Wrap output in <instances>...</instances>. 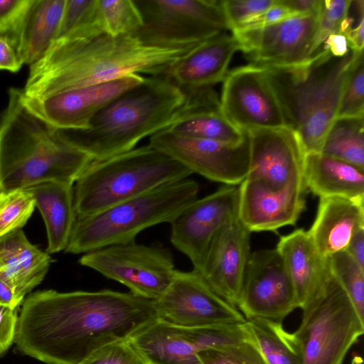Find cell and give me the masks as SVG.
<instances>
[{
    "mask_svg": "<svg viewBox=\"0 0 364 364\" xmlns=\"http://www.w3.org/2000/svg\"><path fill=\"white\" fill-rule=\"evenodd\" d=\"M323 48L335 57L345 56L350 50L347 39L343 34H332L325 41Z\"/></svg>",
    "mask_w": 364,
    "mask_h": 364,
    "instance_id": "48",
    "label": "cell"
},
{
    "mask_svg": "<svg viewBox=\"0 0 364 364\" xmlns=\"http://www.w3.org/2000/svg\"><path fill=\"white\" fill-rule=\"evenodd\" d=\"M304 181L308 193L319 198L364 201V169L321 153L306 155Z\"/></svg>",
    "mask_w": 364,
    "mask_h": 364,
    "instance_id": "26",
    "label": "cell"
},
{
    "mask_svg": "<svg viewBox=\"0 0 364 364\" xmlns=\"http://www.w3.org/2000/svg\"><path fill=\"white\" fill-rule=\"evenodd\" d=\"M250 166L247 178L272 189L304 183L306 152L296 133L288 127L247 131ZM305 185V184H304Z\"/></svg>",
    "mask_w": 364,
    "mask_h": 364,
    "instance_id": "18",
    "label": "cell"
},
{
    "mask_svg": "<svg viewBox=\"0 0 364 364\" xmlns=\"http://www.w3.org/2000/svg\"><path fill=\"white\" fill-rule=\"evenodd\" d=\"M238 187V218L250 232L294 225L306 208L308 191L304 183L276 190L246 178Z\"/></svg>",
    "mask_w": 364,
    "mask_h": 364,
    "instance_id": "19",
    "label": "cell"
},
{
    "mask_svg": "<svg viewBox=\"0 0 364 364\" xmlns=\"http://www.w3.org/2000/svg\"><path fill=\"white\" fill-rule=\"evenodd\" d=\"M23 301L15 291L0 279V306L17 309Z\"/></svg>",
    "mask_w": 364,
    "mask_h": 364,
    "instance_id": "50",
    "label": "cell"
},
{
    "mask_svg": "<svg viewBox=\"0 0 364 364\" xmlns=\"http://www.w3.org/2000/svg\"><path fill=\"white\" fill-rule=\"evenodd\" d=\"M195 46H150L131 34H102L88 39L58 38L30 65L26 84L20 88L21 97L24 103H29L128 75H165Z\"/></svg>",
    "mask_w": 364,
    "mask_h": 364,
    "instance_id": "2",
    "label": "cell"
},
{
    "mask_svg": "<svg viewBox=\"0 0 364 364\" xmlns=\"http://www.w3.org/2000/svg\"><path fill=\"white\" fill-rule=\"evenodd\" d=\"M29 1H0V35H9L11 33Z\"/></svg>",
    "mask_w": 364,
    "mask_h": 364,
    "instance_id": "43",
    "label": "cell"
},
{
    "mask_svg": "<svg viewBox=\"0 0 364 364\" xmlns=\"http://www.w3.org/2000/svg\"><path fill=\"white\" fill-rule=\"evenodd\" d=\"M102 34L97 0H65L56 39H88Z\"/></svg>",
    "mask_w": 364,
    "mask_h": 364,
    "instance_id": "32",
    "label": "cell"
},
{
    "mask_svg": "<svg viewBox=\"0 0 364 364\" xmlns=\"http://www.w3.org/2000/svg\"><path fill=\"white\" fill-rule=\"evenodd\" d=\"M237 50H240L237 39L223 32L196 46L165 75L187 93L213 87L224 80Z\"/></svg>",
    "mask_w": 364,
    "mask_h": 364,
    "instance_id": "22",
    "label": "cell"
},
{
    "mask_svg": "<svg viewBox=\"0 0 364 364\" xmlns=\"http://www.w3.org/2000/svg\"><path fill=\"white\" fill-rule=\"evenodd\" d=\"M280 3L296 14L317 13L321 0H279Z\"/></svg>",
    "mask_w": 364,
    "mask_h": 364,
    "instance_id": "49",
    "label": "cell"
},
{
    "mask_svg": "<svg viewBox=\"0 0 364 364\" xmlns=\"http://www.w3.org/2000/svg\"><path fill=\"white\" fill-rule=\"evenodd\" d=\"M363 333L364 321L331 272L323 292L303 311L294 334L301 347L303 364H342Z\"/></svg>",
    "mask_w": 364,
    "mask_h": 364,
    "instance_id": "8",
    "label": "cell"
},
{
    "mask_svg": "<svg viewBox=\"0 0 364 364\" xmlns=\"http://www.w3.org/2000/svg\"><path fill=\"white\" fill-rule=\"evenodd\" d=\"M36 208L27 189L0 192V237L23 228Z\"/></svg>",
    "mask_w": 364,
    "mask_h": 364,
    "instance_id": "36",
    "label": "cell"
},
{
    "mask_svg": "<svg viewBox=\"0 0 364 364\" xmlns=\"http://www.w3.org/2000/svg\"><path fill=\"white\" fill-rule=\"evenodd\" d=\"M246 323L267 364H303L297 337L285 331L282 323L262 318Z\"/></svg>",
    "mask_w": 364,
    "mask_h": 364,
    "instance_id": "30",
    "label": "cell"
},
{
    "mask_svg": "<svg viewBox=\"0 0 364 364\" xmlns=\"http://www.w3.org/2000/svg\"><path fill=\"white\" fill-rule=\"evenodd\" d=\"M352 364H363L362 358L360 355H354L352 360Z\"/></svg>",
    "mask_w": 364,
    "mask_h": 364,
    "instance_id": "51",
    "label": "cell"
},
{
    "mask_svg": "<svg viewBox=\"0 0 364 364\" xmlns=\"http://www.w3.org/2000/svg\"><path fill=\"white\" fill-rule=\"evenodd\" d=\"M358 52L343 57L321 48L306 61L288 67H263L278 97L286 126L299 136L306 154L319 153L337 117L343 85Z\"/></svg>",
    "mask_w": 364,
    "mask_h": 364,
    "instance_id": "5",
    "label": "cell"
},
{
    "mask_svg": "<svg viewBox=\"0 0 364 364\" xmlns=\"http://www.w3.org/2000/svg\"><path fill=\"white\" fill-rule=\"evenodd\" d=\"M197 355L202 364H267L253 337L228 347L200 350Z\"/></svg>",
    "mask_w": 364,
    "mask_h": 364,
    "instance_id": "38",
    "label": "cell"
},
{
    "mask_svg": "<svg viewBox=\"0 0 364 364\" xmlns=\"http://www.w3.org/2000/svg\"><path fill=\"white\" fill-rule=\"evenodd\" d=\"M276 3L277 0H223L221 1V6L231 31Z\"/></svg>",
    "mask_w": 364,
    "mask_h": 364,
    "instance_id": "41",
    "label": "cell"
},
{
    "mask_svg": "<svg viewBox=\"0 0 364 364\" xmlns=\"http://www.w3.org/2000/svg\"><path fill=\"white\" fill-rule=\"evenodd\" d=\"M129 340L148 364H202L183 328L156 319Z\"/></svg>",
    "mask_w": 364,
    "mask_h": 364,
    "instance_id": "28",
    "label": "cell"
},
{
    "mask_svg": "<svg viewBox=\"0 0 364 364\" xmlns=\"http://www.w3.org/2000/svg\"><path fill=\"white\" fill-rule=\"evenodd\" d=\"M65 0H30L8 35L23 64L40 59L57 38Z\"/></svg>",
    "mask_w": 364,
    "mask_h": 364,
    "instance_id": "25",
    "label": "cell"
},
{
    "mask_svg": "<svg viewBox=\"0 0 364 364\" xmlns=\"http://www.w3.org/2000/svg\"><path fill=\"white\" fill-rule=\"evenodd\" d=\"M220 112L241 130L287 127L266 69L252 64L228 71L223 80Z\"/></svg>",
    "mask_w": 364,
    "mask_h": 364,
    "instance_id": "13",
    "label": "cell"
},
{
    "mask_svg": "<svg viewBox=\"0 0 364 364\" xmlns=\"http://www.w3.org/2000/svg\"><path fill=\"white\" fill-rule=\"evenodd\" d=\"M144 77L139 74L128 75L23 103L31 112L58 129L85 130L103 108L127 90L141 83Z\"/></svg>",
    "mask_w": 364,
    "mask_h": 364,
    "instance_id": "17",
    "label": "cell"
},
{
    "mask_svg": "<svg viewBox=\"0 0 364 364\" xmlns=\"http://www.w3.org/2000/svg\"><path fill=\"white\" fill-rule=\"evenodd\" d=\"M250 233L238 215L228 221L214 235L199 272L218 295L235 307L251 254Z\"/></svg>",
    "mask_w": 364,
    "mask_h": 364,
    "instance_id": "20",
    "label": "cell"
},
{
    "mask_svg": "<svg viewBox=\"0 0 364 364\" xmlns=\"http://www.w3.org/2000/svg\"><path fill=\"white\" fill-rule=\"evenodd\" d=\"M319 153L364 169V117H336Z\"/></svg>",
    "mask_w": 364,
    "mask_h": 364,
    "instance_id": "31",
    "label": "cell"
},
{
    "mask_svg": "<svg viewBox=\"0 0 364 364\" xmlns=\"http://www.w3.org/2000/svg\"><path fill=\"white\" fill-rule=\"evenodd\" d=\"M238 186L224 185L197 198L170 223L172 245L190 259L194 270L201 271L214 235L238 215Z\"/></svg>",
    "mask_w": 364,
    "mask_h": 364,
    "instance_id": "16",
    "label": "cell"
},
{
    "mask_svg": "<svg viewBox=\"0 0 364 364\" xmlns=\"http://www.w3.org/2000/svg\"><path fill=\"white\" fill-rule=\"evenodd\" d=\"M343 35L346 36L349 48L355 52L363 51L364 46V16L357 23L347 29Z\"/></svg>",
    "mask_w": 364,
    "mask_h": 364,
    "instance_id": "46",
    "label": "cell"
},
{
    "mask_svg": "<svg viewBox=\"0 0 364 364\" xmlns=\"http://www.w3.org/2000/svg\"><path fill=\"white\" fill-rule=\"evenodd\" d=\"M198 183L188 178L159 186L103 210L77 217L65 252L85 254L135 241L144 230L172 220L198 198Z\"/></svg>",
    "mask_w": 364,
    "mask_h": 364,
    "instance_id": "7",
    "label": "cell"
},
{
    "mask_svg": "<svg viewBox=\"0 0 364 364\" xmlns=\"http://www.w3.org/2000/svg\"><path fill=\"white\" fill-rule=\"evenodd\" d=\"M154 304L158 319L182 328L241 324L247 321L235 306L218 295L194 269H176L171 283L154 300Z\"/></svg>",
    "mask_w": 364,
    "mask_h": 364,
    "instance_id": "11",
    "label": "cell"
},
{
    "mask_svg": "<svg viewBox=\"0 0 364 364\" xmlns=\"http://www.w3.org/2000/svg\"><path fill=\"white\" fill-rule=\"evenodd\" d=\"M202 108H220L213 88L187 93L166 75H152L107 105L88 129L63 131L72 146L101 161L134 149L144 138Z\"/></svg>",
    "mask_w": 364,
    "mask_h": 364,
    "instance_id": "3",
    "label": "cell"
},
{
    "mask_svg": "<svg viewBox=\"0 0 364 364\" xmlns=\"http://www.w3.org/2000/svg\"><path fill=\"white\" fill-rule=\"evenodd\" d=\"M97 4L105 34L133 35L143 25L140 11L132 0H97Z\"/></svg>",
    "mask_w": 364,
    "mask_h": 364,
    "instance_id": "33",
    "label": "cell"
},
{
    "mask_svg": "<svg viewBox=\"0 0 364 364\" xmlns=\"http://www.w3.org/2000/svg\"><path fill=\"white\" fill-rule=\"evenodd\" d=\"M16 310L0 306V356L14 341L18 320Z\"/></svg>",
    "mask_w": 364,
    "mask_h": 364,
    "instance_id": "44",
    "label": "cell"
},
{
    "mask_svg": "<svg viewBox=\"0 0 364 364\" xmlns=\"http://www.w3.org/2000/svg\"><path fill=\"white\" fill-rule=\"evenodd\" d=\"M80 265L128 287L142 298L156 300L171 283L176 269L171 251L161 245L135 241L84 254Z\"/></svg>",
    "mask_w": 364,
    "mask_h": 364,
    "instance_id": "10",
    "label": "cell"
},
{
    "mask_svg": "<svg viewBox=\"0 0 364 364\" xmlns=\"http://www.w3.org/2000/svg\"><path fill=\"white\" fill-rule=\"evenodd\" d=\"M182 137L208 139L225 144L241 143L247 135L228 121L220 109L202 108L190 111L179 117L168 128Z\"/></svg>",
    "mask_w": 364,
    "mask_h": 364,
    "instance_id": "29",
    "label": "cell"
},
{
    "mask_svg": "<svg viewBox=\"0 0 364 364\" xmlns=\"http://www.w3.org/2000/svg\"><path fill=\"white\" fill-rule=\"evenodd\" d=\"M22 65L13 40L8 35H0V70L16 73Z\"/></svg>",
    "mask_w": 364,
    "mask_h": 364,
    "instance_id": "45",
    "label": "cell"
},
{
    "mask_svg": "<svg viewBox=\"0 0 364 364\" xmlns=\"http://www.w3.org/2000/svg\"><path fill=\"white\" fill-rule=\"evenodd\" d=\"M142 26L133 35L159 48L195 46L229 30L218 0H134Z\"/></svg>",
    "mask_w": 364,
    "mask_h": 364,
    "instance_id": "9",
    "label": "cell"
},
{
    "mask_svg": "<svg viewBox=\"0 0 364 364\" xmlns=\"http://www.w3.org/2000/svg\"><path fill=\"white\" fill-rule=\"evenodd\" d=\"M318 19V12L298 14L264 27L231 33L250 64L293 66L306 61L315 53Z\"/></svg>",
    "mask_w": 364,
    "mask_h": 364,
    "instance_id": "14",
    "label": "cell"
},
{
    "mask_svg": "<svg viewBox=\"0 0 364 364\" xmlns=\"http://www.w3.org/2000/svg\"><path fill=\"white\" fill-rule=\"evenodd\" d=\"M156 319L154 301L131 292L38 291L23 301L14 342L46 364H80Z\"/></svg>",
    "mask_w": 364,
    "mask_h": 364,
    "instance_id": "1",
    "label": "cell"
},
{
    "mask_svg": "<svg viewBox=\"0 0 364 364\" xmlns=\"http://www.w3.org/2000/svg\"><path fill=\"white\" fill-rule=\"evenodd\" d=\"M351 0H321L318 27L314 43L315 53L332 34H341L342 26L350 9Z\"/></svg>",
    "mask_w": 364,
    "mask_h": 364,
    "instance_id": "39",
    "label": "cell"
},
{
    "mask_svg": "<svg viewBox=\"0 0 364 364\" xmlns=\"http://www.w3.org/2000/svg\"><path fill=\"white\" fill-rule=\"evenodd\" d=\"M277 250L294 287L298 308L307 309L323 292L331 276L328 258L317 250L307 230L280 237Z\"/></svg>",
    "mask_w": 364,
    "mask_h": 364,
    "instance_id": "21",
    "label": "cell"
},
{
    "mask_svg": "<svg viewBox=\"0 0 364 364\" xmlns=\"http://www.w3.org/2000/svg\"><path fill=\"white\" fill-rule=\"evenodd\" d=\"M26 189L32 194L36 208L41 213L46 227V252L53 254L65 250L77 219L73 185L45 181Z\"/></svg>",
    "mask_w": 364,
    "mask_h": 364,
    "instance_id": "27",
    "label": "cell"
},
{
    "mask_svg": "<svg viewBox=\"0 0 364 364\" xmlns=\"http://www.w3.org/2000/svg\"><path fill=\"white\" fill-rule=\"evenodd\" d=\"M51 257L31 244L21 229L0 237V279L19 299L44 279Z\"/></svg>",
    "mask_w": 364,
    "mask_h": 364,
    "instance_id": "24",
    "label": "cell"
},
{
    "mask_svg": "<svg viewBox=\"0 0 364 364\" xmlns=\"http://www.w3.org/2000/svg\"><path fill=\"white\" fill-rule=\"evenodd\" d=\"M149 145L170 156L193 173L224 185L238 186L247 176L250 141L237 144L177 136L168 129L149 138Z\"/></svg>",
    "mask_w": 364,
    "mask_h": 364,
    "instance_id": "12",
    "label": "cell"
},
{
    "mask_svg": "<svg viewBox=\"0 0 364 364\" xmlns=\"http://www.w3.org/2000/svg\"><path fill=\"white\" fill-rule=\"evenodd\" d=\"M80 364H148L129 338L109 343Z\"/></svg>",
    "mask_w": 364,
    "mask_h": 364,
    "instance_id": "40",
    "label": "cell"
},
{
    "mask_svg": "<svg viewBox=\"0 0 364 364\" xmlns=\"http://www.w3.org/2000/svg\"><path fill=\"white\" fill-rule=\"evenodd\" d=\"M191 174L183 164L149 144L92 161L73 187L77 217L95 214Z\"/></svg>",
    "mask_w": 364,
    "mask_h": 364,
    "instance_id": "6",
    "label": "cell"
},
{
    "mask_svg": "<svg viewBox=\"0 0 364 364\" xmlns=\"http://www.w3.org/2000/svg\"><path fill=\"white\" fill-rule=\"evenodd\" d=\"M363 51L358 52L348 70L336 117H364Z\"/></svg>",
    "mask_w": 364,
    "mask_h": 364,
    "instance_id": "37",
    "label": "cell"
},
{
    "mask_svg": "<svg viewBox=\"0 0 364 364\" xmlns=\"http://www.w3.org/2000/svg\"><path fill=\"white\" fill-rule=\"evenodd\" d=\"M346 252L364 269V228L360 229L354 234Z\"/></svg>",
    "mask_w": 364,
    "mask_h": 364,
    "instance_id": "47",
    "label": "cell"
},
{
    "mask_svg": "<svg viewBox=\"0 0 364 364\" xmlns=\"http://www.w3.org/2000/svg\"><path fill=\"white\" fill-rule=\"evenodd\" d=\"M331 274L342 287L360 320L364 321V269L346 252L328 257Z\"/></svg>",
    "mask_w": 364,
    "mask_h": 364,
    "instance_id": "35",
    "label": "cell"
},
{
    "mask_svg": "<svg viewBox=\"0 0 364 364\" xmlns=\"http://www.w3.org/2000/svg\"><path fill=\"white\" fill-rule=\"evenodd\" d=\"M364 228V201L340 197L319 198L315 220L308 231L325 258L346 251L354 234Z\"/></svg>",
    "mask_w": 364,
    "mask_h": 364,
    "instance_id": "23",
    "label": "cell"
},
{
    "mask_svg": "<svg viewBox=\"0 0 364 364\" xmlns=\"http://www.w3.org/2000/svg\"><path fill=\"white\" fill-rule=\"evenodd\" d=\"M182 328V327H181ZM197 350L221 348L252 340L247 323L218 324L200 328H183Z\"/></svg>",
    "mask_w": 364,
    "mask_h": 364,
    "instance_id": "34",
    "label": "cell"
},
{
    "mask_svg": "<svg viewBox=\"0 0 364 364\" xmlns=\"http://www.w3.org/2000/svg\"><path fill=\"white\" fill-rule=\"evenodd\" d=\"M295 15L298 14L282 4L279 0H277L275 5L245 22L240 26L232 30L231 32L264 27Z\"/></svg>",
    "mask_w": 364,
    "mask_h": 364,
    "instance_id": "42",
    "label": "cell"
},
{
    "mask_svg": "<svg viewBox=\"0 0 364 364\" xmlns=\"http://www.w3.org/2000/svg\"><path fill=\"white\" fill-rule=\"evenodd\" d=\"M0 114V192L45 181L74 184L93 161L72 146L64 131L31 112L20 88L9 91Z\"/></svg>",
    "mask_w": 364,
    "mask_h": 364,
    "instance_id": "4",
    "label": "cell"
},
{
    "mask_svg": "<svg viewBox=\"0 0 364 364\" xmlns=\"http://www.w3.org/2000/svg\"><path fill=\"white\" fill-rule=\"evenodd\" d=\"M236 307L246 320L262 318L280 323L298 308L294 287L276 248L251 252Z\"/></svg>",
    "mask_w": 364,
    "mask_h": 364,
    "instance_id": "15",
    "label": "cell"
}]
</instances>
